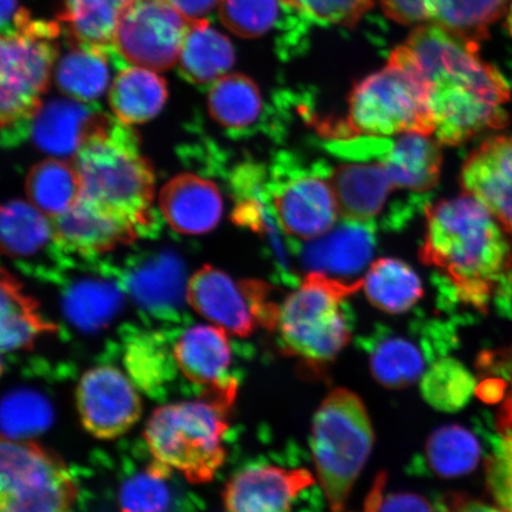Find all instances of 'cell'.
<instances>
[{"instance_id":"cell-24","label":"cell","mask_w":512,"mask_h":512,"mask_svg":"<svg viewBox=\"0 0 512 512\" xmlns=\"http://www.w3.org/2000/svg\"><path fill=\"white\" fill-rule=\"evenodd\" d=\"M168 87L155 70L133 66L112 82L108 102L120 124H144L157 117L168 100Z\"/></svg>"},{"instance_id":"cell-26","label":"cell","mask_w":512,"mask_h":512,"mask_svg":"<svg viewBox=\"0 0 512 512\" xmlns=\"http://www.w3.org/2000/svg\"><path fill=\"white\" fill-rule=\"evenodd\" d=\"M178 61L185 80L194 85H208L233 67L235 51L228 37L211 27L206 19L190 23Z\"/></svg>"},{"instance_id":"cell-41","label":"cell","mask_w":512,"mask_h":512,"mask_svg":"<svg viewBox=\"0 0 512 512\" xmlns=\"http://www.w3.org/2000/svg\"><path fill=\"white\" fill-rule=\"evenodd\" d=\"M281 3L317 23L348 28H354L374 6V0H281Z\"/></svg>"},{"instance_id":"cell-7","label":"cell","mask_w":512,"mask_h":512,"mask_svg":"<svg viewBox=\"0 0 512 512\" xmlns=\"http://www.w3.org/2000/svg\"><path fill=\"white\" fill-rule=\"evenodd\" d=\"M363 287V278L347 281L310 272L280 307L278 326L285 354L310 366L334 361L351 338L343 304Z\"/></svg>"},{"instance_id":"cell-49","label":"cell","mask_w":512,"mask_h":512,"mask_svg":"<svg viewBox=\"0 0 512 512\" xmlns=\"http://www.w3.org/2000/svg\"><path fill=\"white\" fill-rule=\"evenodd\" d=\"M508 16H507V29L509 31L510 36L512 37V0L508 9Z\"/></svg>"},{"instance_id":"cell-43","label":"cell","mask_w":512,"mask_h":512,"mask_svg":"<svg viewBox=\"0 0 512 512\" xmlns=\"http://www.w3.org/2000/svg\"><path fill=\"white\" fill-rule=\"evenodd\" d=\"M484 369L496 371L508 377L512 386V347L501 352L483 355L480 360ZM498 427L503 435L512 438V390L507 399L503 402L501 412L498 415Z\"/></svg>"},{"instance_id":"cell-40","label":"cell","mask_w":512,"mask_h":512,"mask_svg":"<svg viewBox=\"0 0 512 512\" xmlns=\"http://www.w3.org/2000/svg\"><path fill=\"white\" fill-rule=\"evenodd\" d=\"M3 438L25 440L28 435L46 430L51 420L46 400L34 393L18 392L3 403Z\"/></svg>"},{"instance_id":"cell-36","label":"cell","mask_w":512,"mask_h":512,"mask_svg":"<svg viewBox=\"0 0 512 512\" xmlns=\"http://www.w3.org/2000/svg\"><path fill=\"white\" fill-rule=\"evenodd\" d=\"M120 302V293L112 284L82 280L70 288L64 299V310L79 328L93 330L110 322Z\"/></svg>"},{"instance_id":"cell-47","label":"cell","mask_w":512,"mask_h":512,"mask_svg":"<svg viewBox=\"0 0 512 512\" xmlns=\"http://www.w3.org/2000/svg\"><path fill=\"white\" fill-rule=\"evenodd\" d=\"M171 3L192 23L206 21L211 12L220 5V0H171Z\"/></svg>"},{"instance_id":"cell-22","label":"cell","mask_w":512,"mask_h":512,"mask_svg":"<svg viewBox=\"0 0 512 512\" xmlns=\"http://www.w3.org/2000/svg\"><path fill=\"white\" fill-rule=\"evenodd\" d=\"M331 184L343 220L374 222L388 207L389 198L399 191L388 171L374 160H355L338 166Z\"/></svg>"},{"instance_id":"cell-32","label":"cell","mask_w":512,"mask_h":512,"mask_svg":"<svg viewBox=\"0 0 512 512\" xmlns=\"http://www.w3.org/2000/svg\"><path fill=\"white\" fill-rule=\"evenodd\" d=\"M511 0H427L434 24L472 42L489 38V28L509 9Z\"/></svg>"},{"instance_id":"cell-15","label":"cell","mask_w":512,"mask_h":512,"mask_svg":"<svg viewBox=\"0 0 512 512\" xmlns=\"http://www.w3.org/2000/svg\"><path fill=\"white\" fill-rule=\"evenodd\" d=\"M315 484L306 469L251 466L229 480L223 503L228 512H293L299 497Z\"/></svg>"},{"instance_id":"cell-28","label":"cell","mask_w":512,"mask_h":512,"mask_svg":"<svg viewBox=\"0 0 512 512\" xmlns=\"http://www.w3.org/2000/svg\"><path fill=\"white\" fill-rule=\"evenodd\" d=\"M363 290L371 304L392 315L413 309L424 297L419 275L405 262L392 258L370 265L363 278Z\"/></svg>"},{"instance_id":"cell-5","label":"cell","mask_w":512,"mask_h":512,"mask_svg":"<svg viewBox=\"0 0 512 512\" xmlns=\"http://www.w3.org/2000/svg\"><path fill=\"white\" fill-rule=\"evenodd\" d=\"M343 119L317 120V130L332 139L366 134L390 137L421 133L433 137L434 124L421 80L399 57L390 54L380 72L357 82L349 95Z\"/></svg>"},{"instance_id":"cell-37","label":"cell","mask_w":512,"mask_h":512,"mask_svg":"<svg viewBox=\"0 0 512 512\" xmlns=\"http://www.w3.org/2000/svg\"><path fill=\"white\" fill-rule=\"evenodd\" d=\"M130 288L146 306L176 304L183 293V267L171 255H160L133 272Z\"/></svg>"},{"instance_id":"cell-46","label":"cell","mask_w":512,"mask_h":512,"mask_svg":"<svg viewBox=\"0 0 512 512\" xmlns=\"http://www.w3.org/2000/svg\"><path fill=\"white\" fill-rule=\"evenodd\" d=\"M435 505L438 512H504L458 494L443 496Z\"/></svg>"},{"instance_id":"cell-42","label":"cell","mask_w":512,"mask_h":512,"mask_svg":"<svg viewBox=\"0 0 512 512\" xmlns=\"http://www.w3.org/2000/svg\"><path fill=\"white\" fill-rule=\"evenodd\" d=\"M486 482L499 509L512 512V438L502 435L486 459Z\"/></svg>"},{"instance_id":"cell-14","label":"cell","mask_w":512,"mask_h":512,"mask_svg":"<svg viewBox=\"0 0 512 512\" xmlns=\"http://www.w3.org/2000/svg\"><path fill=\"white\" fill-rule=\"evenodd\" d=\"M76 407L83 428L100 440L126 434L143 411L136 387L123 371L111 366L95 367L81 376Z\"/></svg>"},{"instance_id":"cell-23","label":"cell","mask_w":512,"mask_h":512,"mask_svg":"<svg viewBox=\"0 0 512 512\" xmlns=\"http://www.w3.org/2000/svg\"><path fill=\"white\" fill-rule=\"evenodd\" d=\"M177 367L187 379L216 386L227 379L232 363L228 332L216 325H196L185 330L175 344Z\"/></svg>"},{"instance_id":"cell-17","label":"cell","mask_w":512,"mask_h":512,"mask_svg":"<svg viewBox=\"0 0 512 512\" xmlns=\"http://www.w3.org/2000/svg\"><path fill=\"white\" fill-rule=\"evenodd\" d=\"M375 228V222L344 220L320 238L309 241L302 253L304 266L310 272L357 281L350 278L360 274L373 258Z\"/></svg>"},{"instance_id":"cell-4","label":"cell","mask_w":512,"mask_h":512,"mask_svg":"<svg viewBox=\"0 0 512 512\" xmlns=\"http://www.w3.org/2000/svg\"><path fill=\"white\" fill-rule=\"evenodd\" d=\"M72 163L81 179V200L139 229L151 226L156 178L131 128L106 117Z\"/></svg>"},{"instance_id":"cell-9","label":"cell","mask_w":512,"mask_h":512,"mask_svg":"<svg viewBox=\"0 0 512 512\" xmlns=\"http://www.w3.org/2000/svg\"><path fill=\"white\" fill-rule=\"evenodd\" d=\"M78 494L57 454L35 441L2 438L0 512H70Z\"/></svg>"},{"instance_id":"cell-39","label":"cell","mask_w":512,"mask_h":512,"mask_svg":"<svg viewBox=\"0 0 512 512\" xmlns=\"http://www.w3.org/2000/svg\"><path fill=\"white\" fill-rule=\"evenodd\" d=\"M281 0H220L219 14L224 27L242 38H258L278 21Z\"/></svg>"},{"instance_id":"cell-29","label":"cell","mask_w":512,"mask_h":512,"mask_svg":"<svg viewBox=\"0 0 512 512\" xmlns=\"http://www.w3.org/2000/svg\"><path fill=\"white\" fill-rule=\"evenodd\" d=\"M32 206L50 219L72 209L81 198V179L72 162L50 158L32 166L25 183Z\"/></svg>"},{"instance_id":"cell-8","label":"cell","mask_w":512,"mask_h":512,"mask_svg":"<svg viewBox=\"0 0 512 512\" xmlns=\"http://www.w3.org/2000/svg\"><path fill=\"white\" fill-rule=\"evenodd\" d=\"M61 27L19 9L0 46V123L3 130L34 119L59 55Z\"/></svg>"},{"instance_id":"cell-1","label":"cell","mask_w":512,"mask_h":512,"mask_svg":"<svg viewBox=\"0 0 512 512\" xmlns=\"http://www.w3.org/2000/svg\"><path fill=\"white\" fill-rule=\"evenodd\" d=\"M406 46L424 82L433 138L440 145H460L508 125L510 87L503 74L479 56V43L433 23L412 31Z\"/></svg>"},{"instance_id":"cell-34","label":"cell","mask_w":512,"mask_h":512,"mask_svg":"<svg viewBox=\"0 0 512 512\" xmlns=\"http://www.w3.org/2000/svg\"><path fill=\"white\" fill-rule=\"evenodd\" d=\"M482 448L475 434L459 425L438 428L427 440L426 463L434 475L456 478L476 469Z\"/></svg>"},{"instance_id":"cell-45","label":"cell","mask_w":512,"mask_h":512,"mask_svg":"<svg viewBox=\"0 0 512 512\" xmlns=\"http://www.w3.org/2000/svg\"><path fill=\"white\" fill-rule=\"evenodd\" d=\"M375 512H438L437 505L427 501V498L420 495L392 494L379 504Z\"/></svg>"},{"instance_id":"cell-2","label":"cell","mask_w":512,"mask_h":512,"mask_svg":"<svg viewBox=\"0 0 512 512\" xmlns=\"http://www.w3.org/2000/svg\"><path fill=\"white\" fill-rule=\"evenodd\" d=\"M507 235L490 211L464 192L426 209L420 260L444 278L448 297L486 313L512 297Z\"/></svg>"},{"instance_id":"cell-18","label":"cell","mask_w":512,"mask_h":512,"mask_svg":"<svg viewBox=\"0 0 512 512\" xmlns=\"http://www.w3.org/2000/svg\"><path fill=\"white\" fill-rule=\"evenodd\" d=\"M369 352L371 375L384 388L403 389L422 379L426 367L445 356L451 342L435 339L419 345L394 332H375L363 342Z\"/></svg>"},{"instance_id":"cell-3","label":"cell","mask_w":512,"mask_h":512,"mask_svg":"<svg viewBox=\"0 0 512 512\" xmlns=\"http://www.w3.org/2000/svg\"><path fill=\"white\" fill-rule=\"evenodd\" d=\"M236 392V380H226L200 400L155 409L144 431L155 462L181 472L191 484L211 482L226 462L222 440Z\"/></svg>"},{"instance_id":"cell-48","label":"cell","mask_w":512,"mask_h":512,"mask_svg":"<svg viewBox=\"0 0 512 512\" xmlns=\"http://www.w3.org/2000/svg\"><path fill=\"white\" fill-rule=\"evenodd\" d=\"M17 0H2V29H8L18 12Z\"/></svg>"},{"instance_id":"cell-27","label":"cell","mask_w":512,"mask_h":512,"mask_svg":"<svg viewBox=\"0 0 512 512\" xmlns=\"http://www.w3.org/2000/svg\"><path fill=\"white\" fill-rule=\"evenodd\" d=\"M2 288V342L3 354L32 348L43 334L55 332L57 326L47 322L38 310V303L23 292L18 280L3 268Z\"/></svg>"},{"instance_id":"cell-13","label":"cell","mask_w":512,"mask_h":512,"mask_svg":"<svg viewBox=\"0 0 512 512\" xmlns=\"http://www.w3.org/2000/svg\"><path fill=\"white\" fill-rule=\"evenodd\" d=\"M336 153L351 160L380 162L396 188L416 194L437 185L443 164L438 140L421 133L400 134L395 139L366 136L352 143H338Z\"/></svg>"},{"instance_id":"cell-35","label":"cell","mask_w":512,"mask_h":512,"mask_svg":"<svg viewBox=\"0 0 512 512\" xmlns=\"http://www.w3.org/2000/svg\"><path fill=\"white\" fill-rule=\"evenodd\" d=\"M420 387L428 405L440 412L454 413L469 403L475 393L476 380L463 363L444 356L427 369Z\"/></svg>"},{"instance_id":"cell-19","label":"cell","mask_w":512,"mask_h":512,"mask_svg":"<svg viewBox=\"0 0 512 512\" xmlns=\"http://www.w3.org/2000/svg\"><path fill=\"white\" fill-rule=\"evenodd\" d=\"M54 239L70 252L98 255L130 245L139 228L130 221L81 200L53 219Z\"/></svg>"},{"instance_id":"cell-16","label":"cell","mask_w":512,"mask_h":512,"mask_svg":"<svg viewBox=\"0 0 512 512\" xmlns=\"http://www.w3.org/2000/svg\"><path fill=\"white\" fill-rule=\"evenodd\" d=\"M460 184L512 239V136L492 137L480 144L466 158Z\"/></svg>"},{"instance_id":"cell-33","label":"cell","mask_w":512,"mask_h":512,"mask_svg":"<svg viewBox=\"0 0 512 512\" xmlns=\"http://www.w3.org/2000/svg\"><path fill=\"white\" fill-rule=\"evenodd\" d=\"M260 89L248 76L224 75L214 82L208 96L211 118L233 130H243L259 120L262 112Z\"/></svg>"},{"instance_id":"cell-21","label":"cell","mask_w":512,"mask_h":512,"mask_svg":"<svg viewBox=\"0 0 512 512\" xmlns=\"http://www.w3.org/2000/svg\"><path fill=\"white\" fill-rule=\"evenodd\" d=\"M83 104L85 102L69 98L42 104L31 120L32 140L38 149L54 158L72 162L107 117L106 114L89 110Z\"/></svg>"},{"instance_id":"cell-30","label":"cell","mask_w":512,"mask_h":512,"mask_svg":"<svg viewBox=\"0 0 512 512\" xmlns=\"http://www.w3.org/2000/svg\"><path fill=\"white\" fill-rule=\"evenodd\" d=\"M72 48L61 57L55 69V82L60 92L69 99L91 102L105 93L110 82L105 51L72 43Z\"/></svg>"},{"instance_id":"cell-6","label":"cell","mask_w":512,"mask_h":512,"mask_svg":"<svg viewBox=\"0 0 512 512\" xmlns=\"http://www.w3.org/2000/svg\"><path fill=\"white\" fill-rule=\"evenodd\" d=\"M374 430L360 396L332 390L313 419L311 448L317 476L332 512H342L374 446Z\"/></svg>"},{"instance_id":"cell-10","label":"cell","mask_w":512,"mask_h":512,"mask_svg":"<svg viewBox=\"0 0 512 512\" xmlns=\"http://www.w3.org/2000/svg\"><path fill=\"white\" fill-rule=\"evenodd\" d=\"M331 174L323 163L306 165L293 156L281 159L274 170L273 213L281 230L297 245L328 233L341 216Z\"/></svg>"},{"instance_id":"cell-25","label":"cell","mask_w":512,"mask_h":512,"mask_svg":"<svg viewBox=\"0 0 512 512\" xmlns=\"http://www.w3.org/2000/svg\"><path fill=\"white\" fill-rule=\"evenodd\" d=\"M134 0H63L60 22L66 25L69 42L110 53L115 34Z\"/></svg>"},{"instance_id":"cell-31","label":"cell","mask_w":512,"mask_h":512,"mask_svg":"<svg viewBox=\"0 0 512 512\" xmlns=\"http://www.w3.org/2000/svg\"><path fill=\"white\" fill-rule=\"evenodd\" d=\"M51 239H54L53 220L31 203L15 200L2 208L0 240L3 254L9 258L35 255Z\"/></svg>"},{"instance_id":"cell-20","label":"cell","mask_w":512,"mask_h":512,"mask_svg":"<svg viewBox=\"0 0 512 512\" xmlns=\"http://www.w3.org/2000/svg\"><path fill=\"white\" fill-rule=\"evenodd\" d=\"M159 207L169 226L185 235H202L219 224L223 201L216 184L192 174L178 175L160 191Z\"/></svg>"},{"instance_id":"cell-44","label":"cell","mask_w":512,"mask_h":512,"mask_svg":"<svg viewBox=\"0 0 512 512\" xmlns=\"http://www.w3.org/2000/svg\"><path fill=\"white\" fill-rule=\"evenodd\" d=\"M384 14L400 24H414L431 19L427 0H380Z\"/></svg>"},{"instance_id":"cell-11","label":"cell","mask_w":512,"mask_h":512,"mask_svg":"<svg viewBox=\"0 0 512 512\" xmlns=\"http://www.w3.org/2000/svg\"><path fill=\"white\" fill-rule=\"evenodd\" d=\"M185 297L198 315L228 334L246 338L258 325L268 330L278 325L280 309L270 300V287L260 281L235 283L213 266L192 275Z\"/></svg>"},{"instance_id":"cell-38","label":"cell","mask_w":512,"mask_h":512,"mask_svg":"<svg viewBox=\"0 0 512 512\" xmlns=\"http://www.w3.org/2000/svg\"><path fill=\"white\" fill-rule=\"evenodd\" d=\"M171 471L155 462L126 479L119 491L120 512H169L171 492L166 478Z\"/></svg>"},{"instance_id":"cell-12","label":"cell","mask_w":512,"mask_h":512,"mask_svg":"<svg viewBox=\"0 0 512 512\" xmlns=\"http://www.w3.org/2000/svg\"><path fill=\"white\" fill-rule=\"evenodd\" d=\"M189 28L171 0H134L118 25L114 49L133 66L164 72L179 60Z\"/></svg>"}]
</instances>
